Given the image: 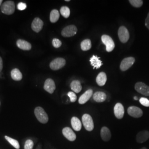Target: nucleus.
<instances>
[{"instance_id":"nucleus-23","label":"nucleus","mask_w":149,"mask_h":149,"mask_svg":"<svg viewBox=\"0 0 149 149\" xmlns=\"http://www.w3.org/2000/svg\"><path fill=\"white\" fill-rule=\"evenodd\" d=\"M70 87L71 90L76 93H79L82 88L80 81L78 80L73 81L70 84Z\"/></svg>"},{"instance_id":"nucleus-7","label":"nucleus","mask_w":149,"mask_h":149,"mask_svg":"<svg viewBox=\"0 0 149 149\" xmlns=\"http://www.w3.org/2000/svg\"><path fill=\"white\" fill-rule=\"evenodd\" d=\"M66 64L65 59L61 58H58L53 60L50 64V68L53 70H58L63 68Z\"/></svg>"},{"instance_id":"nucleus-15","label":"nucleus","mask_w":149,"mask_h":149,"mask_svg":"<svg viewBox=\"0 0 149 149\" xmlns=\"http://www.w3.org/2000/svg\"><path fill=\"white\" fill-rule=\"evenodd\" d=\"M149 138V132L146 130H143L139 132L136 136V141L139 143H143L146 141Z\"/></svg>"},{"instance_id":"nucleus-25","label":"nucleus","mask_w":149,"mask_h":149,"mask_svg":"<svg viewBox=\"0 0 149 149\" xmlns=\"http://www.w3.org/2000/svg\"><path fill=\"white\" fill-rule=\"evenodd\" d=\"M92 47V43L90 39H86L81 43V48L83 51L89 50Z\"/></svg>"},{"instance_id":"nucleus-33","label":"nucleus","mask_w":149,"mask_h":149,"mask_svg":"<svg viewBox=\"0 0 149 149\" xmlns=\"http://www.w3.org/2000/svg\"><path fill=\"white\" fill-rule=\"evenodd\" d=\"M68 95L69 97L70 101L71 102H74L77 100V96L73 92H69L68 93Z\"/></svg>"},{"instance_id":"nucleus-13","label":"nucleus","mask_w":149,"mask_h":149,"mask_svg":"<svg viewBox=\"0 0 149 149\" xmlns=\"http://www.w3.org/2000/svg\"><path fill=\"white\" fill-rule=\"evenodd\" d=\"M55 88H56V86H55V82L52 79H48L45 81L44 85V89L47 92H48V93L50 94L53 93Z\"/></svg>"},{"instance_id":"nucleus-28","label":"nucleus","mask_w":149,"mask_h":149,"mask_svg":"<svg viewBox=\"0 0 149 149\" xmlns=\"http://www.w3.org/2000/svg\"><path fill=\"white\" fill-rule=\"evenodd\" d=\"M60 13L65 18H68L70 15V8L67 6H63L60 8Z\"/></svg>"},{"instance_id":"nucleus-2","label":"nucleus","mask_w":149,"mask_h":149,"mask_svg":"<svg viewBox=\"0 0 149 149\" xmlns=\"http://www.w3.org/2000/svg\"><path fill=\"white\" fill-rule=\"evenodd\" d=\"M1 10L3 13L10 15L13 14L15 11V5L13 1H7L1 6Z\"/></svg>"},{"instance_id":"nucleus-35","label":"nucleus","mask_w":149,"mask_h":149,"mask_svg":"<svg viewBox=\"0 0 149 149\" xmlns=\"http://www.w3.org/2000/svg\"><path fill=\"white\" fill-rule=\"evenodd\" d=\"M145 26L149 29V12L146 19H145Z\"/></svg>"},{"instance_id":"nucleus-5","label":"nucleus","mask_w":149,"mask_h":149,"mask_svg":"<svg viewBox=\"0 0 149 149\" xmlns=\"http://www.w3.org/2000/svg\"><path fill=\"white\" fill-rule=\"evenodd\" d=\"M118 34L119 38L122 43H127L129 40L130 35L128 29L126 27L124 26L120 27L118 29Z\"/></svg>"},{"instance_id":"nucleus-29","label":"nucleus","mask_w":149,"mask_h":149,"mask_svg":"<svg viewBox=\"0 0 149 149\" xmlns=\"http://www.w3.org/2000/svg\"><path fill=\"white\" fill-rule=\"evenodd\" d=\"M129 2L133 7L136 8L140 7L143 4V1L141 0H129Z\"/></svg>"},{"instance_id":"nucleus-14","label":"nucleus","mask_w":149,"mask_h":149,"mask_svg":"<svg viewBox=\"0 0 149 149\" xmlns=\"http://www.w3.org/2000/svg\"><path fill=\"white\" fill-rule=\"evenodd\" d=\"M44 23L39 18H35L32 23V29L33 31L39 33L43 28Z\"/></svg>"},{"instance_id":"nucleus-37","label":"nucleus","mask_w":149,"mask_h":149,"mask_svg":"<svg viewBox=\"0 0 149 149\" xmlns=\"http://www.w3.org/2000/svg\"><path fill=\"white\" fill-rule=\"evenodd\" d=\"M134 100H138V97H134Z\"/></svg>"},{"instance_id":"nucleus-8","label":"nucleus","mask_w":149,"mask_h":149,"mask_svg":"<svg viewBox=\"0 0 149 149\" xmlns=\"http://www.w3.org/2000/svg\"><path fill=\"white\" fill-rule=\"evenodd\" d=\"M135 89L140 94L144 96H149V86L143 82H137L135 85Z\"/></svg>"},{"instance_id":"nucleus-34","label":"nucleus","mask_w":149,"mask_h":149,"mask_svg":"<svg viewBox=\"0 0 149 149\" xmlns=\"http://www.w3.org/2000/svg\"><path fill=\"white\" fill-rule=\"evenodd\" d=\"M27 8V5L23 2H19L17 5V8L19 11L24 10Z\"/></svg>"},{"instance_id":"nucleus-3","label":"nucleus","mask_w":149,"mask_h":149,"mask_svg":"<svg viewBox=\"0 0 149 149\" xmlns=\"http://www.w3.org/2000/svg\"><path fill=\"white\" fill-rule=\"evenodd\" d=\"M82 122L86 130L91 132L94 129V123L90 114H85L82 117Z\"/></svg>"},{"instance_id":"nucleus-30","label":"nucleus","mask_w":149,"mask_h":149,"mask_svg":"<svg viewBox=\"0 0 149 149\" xmlns=\"http://www.w3.org/2000/svg\"><path fill=\"white\" fill-rule=\"evenodd\" d=\"M52 44L54 47L55 48H59L61 46L62 43L57 38H54L52 41Z\"/></svg>"},{"instance_id":"nucleus-12","label":"nucleus","mask_w":149,"mask_h":149,"mask_svg":"<svg viewBox=\"0 0 149 149\" xmlns=\"http://www.w3.org/2000/svg\"><path fill=\"white\" fill-rule=\"evenodd\" d=\"M63 134L70 141H74L76 139V135L73 130L69 127H65L63 129Z\"/></svg>"},{"instance_id":"nucleus-40","label":"nucleus","mask_w":149,"mask_h":149,"mask_svg":"<svg viewBox=\"0 0 149 149\" xmlns=\"http://www.w3.org/2000/svg\"><path fill=\"white\" fill-rule=\"evenodd\" d=\"M141 149H147L146 148H141Z\"/></svg>"},{"instance_id":"nucleus-1","label":"nucleus","mask_w":149,"mask_h":149,"mask_svg":"<svg viewBox=\"0 0 149 149\" xmlns=\"http://www.w3.org/2000/svg\"><path fill=\"white\" fill-rule=\"evenodd\" d=\"M34 114L39 122L43 124H46L48 122L49 120L48 114L43 108L40 107H36L34 109Z\"/></svg>"},{"instance_id":"nucleus-27","label":"nucleus","mask_w":149,"mask_h":149,"mask_svg":"<svg viewBox=\"0 0 149 149\" xmlns=\"http://www.w3.org/2000/svg\"><path fill=\"white\" fill-rule=\"evenodd\" d=\"M5 139L7 140V141L11 144V145H12L15 149H19L20 148V146L18 141L15 140L14 139L11 138L10 137L8 136H5Z\"/></svg>"},{"instance_id":"nucleus-31","label":"nucleus","mask_w":149,"mask_h":149,"mask_svg":"<svg viewBox=\"0 0 149 149\" xmlns=\"http://www.w3.org/2000/svg\"><path fill=\"white\" fill-rule=\"evenodd\" d=\"M34 146V143L32 140H27L24 144V149H32Z\"/></svg>"},{"instance_id":"nucleus-26","label":"nucleus","mask_w":149,"mask_h":149,"mask_svg":"<svg viewBox=\"0 0 149 149\" xmlns=\"http://www.w3.org/2000/svg\"><path fill=\"white\" fill-rule=\"evenodd\" d=\"M60 17L59 11L57 10H53L51 11L50 15V21L52 23H55L58 21Z\"/></svg>"},{"instance_id":"nucleus-39","label":"nucleus","mask_w":149,"mask_h":149,"mask_svg":"<svg viewBox=\"0 0 149 149\" xmlns=\"http://www.w3.org/2000/svg\"><path fill=\"white\" fill-rule=\"evenodd\" d=\"M65 1H66V2H69L70 0H65Z\"/></svg>"},{"instance_id":"nucleus-4","label":"nucleus","mask_w":149,"mask_h":149,"mask_svg":"<svg viewBox=\"0 0 149 149\" xmlns=\"http://www.w3.org/2000/svg\"><path fill=\"white\" fill-rule=\"evenodd\" d=\"M102 42L106 47L107 52H111L115 47V44L112 38L108 35H103L101 37Z\"/></svg>"},{"instance_id":"nucleus-17","label":"nucleus","mask_w":149,"mask_h":149,"mask_svg":"<svg viewBox=\"0 0 149 149\" xmlns=\"http://www.w3.org/2000/svg\"><path fill=\"white\" fill-rule=\"evenodd\" d=\"M101 136L104 141H109L112 137L110 130L106 127H103L101 130Z\"/></svg>"},{"instance_id":"nucleus-38","label":"nucleus","mask_w":149,"mask_h":149,"mask_svg":"<svg viewBox=\"0 0 149 149\" xmlns=\"http://www.w3.org/2000/svg\"><path fill=\"white\" fill-rule=\"evenodd\" d=\"M2 2H3L2 0H0V6L2 4Z\"/></svg>"},{"instance_id":"nucleus-16","label":"nucleus","mask_w":149,"mask_h":149,"mask_svg":"<svg viewBox=\"0 0 149 149\" xmlns=\"http://www.w3.org/2000/svg\"><path fill=\"white\" fill-rule=\"evenodd\" d=\"M93 95V91L92 90H88L82 95L79 100V103L81 104H84L86 103L90 99L91 96Z\"/></svg>"},{"instance_id":"nucleus-24","label":"nucleus","mask_w":149,"mask_h":149,"mask_svg":"<svg viewBox=\"0 0 149 149\" xmlns=\"http://www.w3.org/2000/svg\"><path fill=\"white\" fill-rule=\"evenodd\" d=\"M11 77L15 81H20L22 79V74L19 70L14 69L11 71Z\"/></svg>"},{"instance_id":"nucleus-36","label":"nucleus","mask_w":149,"mask_h":149,"mask_svg":"<svg viewBox=\"0 0 149 149\" xmlns=\"http://www.w3.org/2000/svg\"><path fill=\"white\" fill-rule=\"evenodd\" d=\"M3 69V61L2 59L0 57V72Z\"/></svg>"},{"instance_id":"nucleus-6","label":"nucleus","mask_w":149,"mask_h":149,"mask_svg":"<svg viewBox=\"0 0 149 149\" xmlns=\"http://www.w3.org/2000/svg\"><path fill=\"white\" fill-rule=\"evenodd\" d=\"M77 32V27L74 25H70L65 27L61 31V35L64 37H71L74 36Z\"/></svg>"},{"instance_id":"nucleus-18","label":"nucleus","mask_w":149,"mask_h":149,"mask_svg":"<svg viewBox=\"0 0 149 149\" xmlns=\"http://www.w3.org/2000/svg\"><path fill=\"white\" fill-rule=\"evenodd\" d=\"M16 44L17 47L23 50H30L32 48L31 44L24 40L18 39Z\"/></svg>"},{"instance_id":"nucleus-21","label":"nucleus","mask_w":149,"mask_h":149,"mask_svg":"<svg viewBox=\"0 0 149 149\" xmlns=\"http://www.w3.org/2000/svg\"><path fill=\"white\" fill-rule=\"evenodd\" d=\"M107 77L105 72H101L96 77V82L100 86H103L106 83Z\"/></svg>"},{"instance_id":"nucleus-20","label":"nucleus","mask_w":149,"mask_h":149,"mask_svg":"<svg viewBox=\"0 0 149 149\" xmlns=\"http://www.w3.org/2000/svg\"><path fill=\"white\" fill-rule=\"evenodd\" d=\"M91 65L93 67V69H99L102 65V62L100 58L96 55H93L90 60Z\"/></svg>"},{"instance_id":"nucleus-22","label":"nucleus","mask_w":149,"mask_h":149,"mask_svg":"<svg viewBox=\"0 0 149 149\" xmlns=\"http://www.w3.org/2000/svg\"><path fill=\"white\" fill-rule=\"evenodd\" d=\"M71 123L72 127L75 131L79 132L82 128V123L80 122V119L78 118L74 117L71 118Z\"/></svg>"},{"instance_id":"nucleus-19","label":"nucleus","mask_w":149,"mask_h":149,"mask_svg":"<svg viewBox=\"0 0 149 149\" xmlns=\"http://www.w3.org/2000/svg\"><path fill=\"white\" fill-rule=\"evenodd\" d=\"M107 99L106 94L103 92L98 91L95 92L93 95V100L95 101L100 103L105 101Z\"/></svg>"},{"instance_id":"nucleus-32","label":"nucleus","mask_w":149,"mask_h":149,"mask_svg":"<svg viewBox=\"0 0 149 149\" xmlns=\"http://www.w3.org/2000/svg\"><path fill=\"white\" fill-rule=\"evenodd\" d=\"M140 103H141V104H142L143 106L146 107H149V100L146 98H144V97H141L140 100H139Z\"/></svg>"},{"instance_id":"nucleus-9","label":"nucleus","mask_w":149,"mask_h":149,"mask_svg":"<svg viewBox=\"0 0 149 149\" xmlns=\"http://www.w3.org/2000/svg\"><path fill=\"white\" fill-rule=\"evenodd\" d=\"M135 59L133 57H128L123 59L120 65V70L124 71L129 69L135 63Z\"/></svg>"},{"instance_id":"nucleus-10","label":"nucleus","mask_w":149,"mask_h":149,"mask_svg":"<svg viewBox=\"0 0 149 149\" xmlns=\"http://www.w3.org/2000/svg\"><path fill=\"white\" fill-rule=\"evenodd\" d=\"M128 113L129 116L134 118H140L143 114V111L139 107L131 106L128 109Z\"/></svg>"},{"instance_id":"nucleus-11","label":"nucleus","mask_w":149,"mask_h":149,"mask_svg":"<svg viewBox=\"0 0 149 149\" xmlns=\"http://www.w3.org/2000/svg\"><path fill=\"white\" fill-rule=\"evenodd\" d=\"M114 113L117 118L119 119H122L124 115V108L122 104L118 103L115 105L114 108Z\"/></svg>"}]
</instances>
